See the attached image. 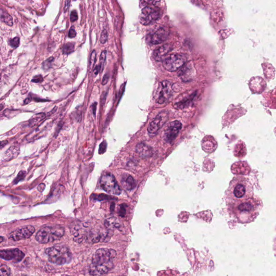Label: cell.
I'll return each instance as SVG.
<instances>
[{
	"label": "cell",
	"instance_id": "1",
	"mask_svg": "<svg viewBox=\"0 0 276 276\" xmlns=\"http://www.w3.org/2000/svg\"><path fill=\"white\" fill-rule=\"evenodd\" d=\"M115 250L107 248L99 249L92 257L89 273L93 276L107 274L113 268V261L116 256Z\"/></svg>",
	"mask_w": 276,
	"mask_h": 276
},
{
	"label": "cell",
	"instance_id": "2",
	"mask_svg": "<svg viewBox=\"0 0 276 276\" xmlns=\"http://www.w3.org/2000/svg\"><path fill=\"white\" fill-rule=\"evenodd\" d=\"M45 252L49 262L57 265L68 264L72 260L71 252L66 246H55L46 248Z\"/></svg>",
	"mask_w": 276,
	"mask_h": 276
},
{
	"label": "cell",
	"instance_id": "3",
	"mask_svg": "<svg viewBox=\"0 0 276 276\" xmlns=\"http://www.w3.org/2000/svg\"><path fill=\"white\" fill-rule=\"evenodd\" d=\"M64 227L60 225L46 226L41 228L36 234V240L39 243L45 244L58 240L64 235Z\"/></svg>",
	"mask_w": 276,
	"mask_h": 276
},
{
	"label": "cell",
	"instance_id": "4",
	"mask_svg": "<svg viewBox=\"0 0 276 276\" xmlns=\"http://www.w3.org/2000/svg\"><path fill=\"white\" fill-rule=\"evenodd\" d=\"M232 194L234 199L238 201L250 199L252 194V185L247 179L240 177L233 186Z\"/></svg>",
	"mask_w": 276,
	"mask_h": 276
},
{
	"label": "cell",
	"instance_id": "5",
	"mask_svg": "<svg viewBox=\"0 0 276 276\" xmlns=\"http://www.w3.org/2000/svg\"><path fill=\"white\" fill-rule=\"evenodd\" d=\"M173 94V84L168 80H164L158 83L154 97L159 104L166 103L170 99Z\"/></svg>",
	"mask_w": 276,
	"mask_h": 276
},
{
	"label": "cell",
	"instance_id": "6",
	"mask_svg": "<svg viewBox=\"0 0 276 276\" xmlns=\"http://www.w3.org/2000/svg\"><path fill=\"white\" fill-rule=\"evenodd\" d=\"M100 186L110 194L120 195L121 192V189L115 177L110 173H107L102 175L100 180Z\"/></svg>",
	"mask_w": 276,
	"mask_h": 276
},
{
	"label": "cell",
	"instance_id": "7",
	"mask_svg": "<svg viewBox=\"0 0 276 276\" xmlns=\"http://www.w3.org/2000/svg\"><path fill=\"white\" fill-rule=\"evenodd\" d=\"M187 57L182 54H173L163 61L164 68L169 72L177 71L186 64Z\"/></svg>",
	"mask_w": 276,
	"mask_h": 276
},
{
	"label": "cell",
	"instance_id": "8",
	"mask_svg": "<svg viewBox=\"0 0 276 276\" xmlns=\"http://www.w3.org/2000/svg\"><path fill=\"white\" fill-rule=\"evenodd\" d=\"M161 15V10L154 5H147L141 10L140 22L143 26H147L158 20Z\"/></svg>",
	"mask_w": 276,
	"mask_h": 276
},
{
	"label": "cell",
	"instance_id": "9",
	"mask_svg": "<svg viewBox=\"0 0 276 276\" xmlns=\"http://www.w3.org/2000/svg\"><path fill=\"white\" fill-rule=\"evenodd\" d=\"M169 114L167 111L159 113L148 126L147 130L150 136H154L168 120Z\"/></svg>",
	"mask_w": 276,
	"mask_h": 276
},
{
	"label": "cell",
	"instance_id": "10",
	"mask_svg": "<svg viewBox=\"0 0 276 276\" xmlns=\"http://www.w3.org/2000/svg\"><path fill=\"white\" fill-rule=\"evenodd\" d=\"M169 31L168 29L165 26H160L154 30L148 37L149 42L152 44H158L164 42L168 37Z\"/></svg>",
	"mask_w": 276,
	"mask_h": 276
},
{
	"label": "cell",
	"instance_id": "11",
	"mask_svg": "<svg viewBox=\"0 0 276 276\" xmlns=\"http://www.w3.org/2000/svg\"><path fill=\"white\" fill-rule=\"evenodd\" d=\"M182 128L181 123L175 120L169 124L164 133V140L167 143H171L174 142L179 134Z\"/></svg>",
	"mask_w": 276,
	"mask_h": 276
},
{
	"label": "cell",
	"instance_id": "12",
	"mask_svg": "<svg viewBox=\"0 0 276 276\" xmlns=\"http://www.w3.org/2000/svg\"><path fill=\"white\" fill-rule=\"evenodd\" d=\"M35 231V227L31 225L24 226L12 231L9 235V238L14 241L27 239L30 237Z\"/></svg>",
	"mask_w": 276,
	"mask_h": 276
},
{
	"label": "cell",
	"instance_id": "13",
	"mask_svg": "<svg viewBox=\"0 0 276 276\" xmlns=\"http://www.w3.org/2000/svg\"><path fill=\"white\" fill-rule=\"evenodd\" d=\"M255 203V201L251 199L240 201L237 206V211L240 216H250L255 214L257 207Z\"/></svg>",
	"mask_w": 276,
	"mask_h": 276
},
{
	"label": "cell",
	"instance_id": "14",
	"mask_svg": "<svg viewBox=\"0 0 276 276\" xmlns=\"http://www.w3.org/2000/svg\"><path fill=\"white\" fill-rule=\"evenodd\" d=\"M24 256V253L17 248L2 250L0 252L1 258L5 261H12L14 263L20 262Z\"/></svg>",
	"mask_w": 276,
	"mask_h": 276
},
{
	"label": "cell",
	"instance_id": "15",
	"mask_svg": "<svg viewBox=\"0 0 276 276\" xmlns=\"http://www.w3.org/2000/svg\"><path fill=\"white\" fill-rule=\"evenodd\" d=\"M71 233L73 238L76 242L81 243L85 238H87L89 232L86 228H84L80 224H74L71 228Z\"/></svg>",
	"mask_w": 276,
	"mask_h": 276
},
{
	"label": "cell",
	"instance_id": "16",
	"mask_svg": "<svg viewBox=\"0 0 276 276\" xmlns=\"http://www.w3.org/2000/svg\"><path fill=\"white\" fill-rule=\"evenodd\" d=\"M173 48L171 44H167L156 49L153 52V57L156 61H164L167 55L173 50Z\"/></svg>",
	"mask_w": 276,
	"mask_h": 276
},
{
	"label": "cell",
	"instance_id": "17",
	"mask_svg": "<svg viewBox=\"0 0 276 276\" xmlns=\"http://www.w3.org/2000/svg\"><path fill=\"white\" fill-rule=\"evenodd\" d=\"M249 85L252 92L261 93L265 89L266 83L261 77H253L250 81Z\"/></svg>",
	"mask_w": 276,
	"mask_h": 276
},
{
	"label": "cell",
	"instance_id": "18",
	"mask_svg": "<svg viewBox=\"0 0 276 276\" xmlns=\"http://www.w3.org/2000/svg\"><path fill=\"white\" fill-rule=\"evenodd\" d=\"M179 77L184 82L191 80L194 75V70L190 64H186L181 69L179 72Z\"/></svg>",
	"mask_w": 276,
	"mask_h": 276
},
{
	"label": "cell",
	"instance_id": "19",
	"mask_svg": "<svg viewBox=\"0 0 276 276\" xmlns=\"http://www.w3.org/2000/svg\"><path fill=\"white\" fill-rule=\"evenodd\" d=\"M136 152L140 156L146 158L152 155V148L145 143H139L136 147Z\"/></svg>",
	"mask_w": 276,
	"mask_h": 276
},
{
	"label": "cell",
	"instance_id": "20",
	"mask_svg": "<svg viewBox=\"0 0 276 276\" xmlns=\"http://www.w3.org/2000/svg\"><path fill=\"white\" fill-rule=\"evenodd\" d=\"M104 225L107 229L112 231L114 229H120L121 227V222L116 217H110L105 220Z\"/></svg>",
	"mask_w": 276,
	"mask_h": 276
},
{
	"label": "cell",
	"instance_id": "21",
	"mask_svg": "<svg viewBox=\"0 0 276 276\" xmlns=\"http://www.w3.org/2000/svg\"><path fill=\"white\" fill-rule=\"evenodd\" d=\"M121 182L124 188L128 190H132L136 187V181L130 175H126V177H123Z\"/></svg>",
	"mask_w": 276,
	"mask_h": 276
},
{
	"label": "cell",
	"instance_id": "22",
	"mask_svg": "<svg viewBox=\"0 0 276 276\" xmlns=\"http://www.w3.org/2000/svg\"><path fill=\"white\" fill-rule=\"evenodd\" d=\"M20 153V149L16 146H11L5 152V159L7 161L11 160L18 156Z\"/></svg>",
	"mask_w": 276,
	"mask_h": 276
},
{
	"label": "cell",
	"instance_id": "23",
	"mask_svg": "<svg viewBox=\"0 0 276 276\" xmlns=\"http://www.w3.org/2000/svg\"><path fill=\"white\" fill-rule=\"evenodd\" d=\"M195 96V93L194 95H190L189 96V97L180 100V102H177V104H175V107H177L178 108H180V109H183L184 108H187L189 105H191Z\"/></svg>",
	"mask_w": 276,
	"mask_h": 276
},
{
	"label": "cell",
	"instance_id": "24",
	"mask_svg": "<svg viewBox=\"0 0 276 276\" xmlns=\"http://www.w3.org/2000/svg\"><path fill=\"white\" fill-rule=\"evenodd\" d=\"M45 117L46 114L44 113H39L33 115L29 120V125L31 126L36 125L43 120L44 119H45Z\"/></svg>",
	"mask_w": 276,
	"mask_h": 276
},
{
	"label": "cell",
	"instance_id": "25",
	"mask_svg": "<svg viewBox=\"0 0 276 276\" xmlns=\"http://www.w3.org/2000/svg\"><path fill=\"white\" fill-rule=\"evenodd\" d=\"M1 20L8 26L13 25V18L11 16L3 9H1Z\"/></svg>",
	"mask_w": 276,
	"mask_h": 276
},
{
	"label": "cell",
	"instance_id": "26",
	"mask_svg": "<svg viewBox=\"0 0 276 276\" xmlns=\"http://www.w3.org/2000/svg\"><path fill=\"white\" fill-rule=\"evenodd\" d=\"M74 44L71 43H68L65 44L63 47V53L65 55L71 54L74 51Z\"/></svg>",
	"mask_w": 276,
	"mask_h": 276
},
{
	"label": "cell",
	"instance_id": "27",
	"mask_svg": "<svg viewBox=\"0 0 276 276\" xmlns=\"http://www.w3.org/2000/svg\"><path fill=\"white\" fill-rule=\"evenodd\" d=\"M96 56H97L96 52L95 50H93L91 54V57H90V59H89V67L90 70H92L94 67L96 61Z\"/></svg>",
	"mask_w": 276,
	"mask_h": 276
},
{
	"label": "cell",
	"instance_id": "28",
	"mask_svg": "<svg viewBox=\"0 0 276 276\" xmlns=\"http://www.w3.org/2000/svg\"><path fill=\"white\" fill-rule=\"evenodd\" d=\"M54 61V58L52 57H51L49 58L48 59H46L45 61L43 63V68L45 70H49L50 68L52 67V64Z\"/></svg>",
	"mask_w": 276,
	"mask_h": 276
},
{
	"label": "cell",
	"instance_id": "29",
	"mask_svg": "<svg viewBox=\"0 0 276 276\" xmlns=\"http://www.w3.org/2000/svg\"><path fill=\"white\" fill-rule=\"evenodd\" d=\"M0 270H1V276H10L11 274L10 268L5 265H2L0 267Z\"/></svg>",
	"mask_w": 276,
	"mask_h": 276
},
{
	"label": "cell",
	"instance_id": "30",
	"mask_svg": "<svg viewBox=\"0 0 276 276\" xmlns=\"http://www.w3.org/2000/svg\"><path fill=\"white\" fill-rule=\"evenodd\" d=\"M106 51L104 50L102 51V54L100 55V63L99 65L101 69V72L102 71L104 67V65H105V61H106Z\"/></svg>",
	"mask_w": 276,
	"mask_h": 276
},
{
	"label": "cell",
	"instance_id": "31",
	"mask_svg": "<svg viewBox=\"0 0 276 276\" xmlns=\"http://www.w3.org/2000/svg\"><path fill=\"white\" fill-rule=\"evenodd\" d=\"M269 101H272L270 104V105H272L271 108H276V89L271 92Z\"/></svg>",
	"mask_w": 276,
	"mask_h": 276
},
{
	"label": "cell",
	"instance_id": "32",
	"mask_svg": "<svg viewBox=\"0 0 276 276\" xmlns=\"http://www.w3.org/2000/svg\"><path fill=\"white\" fill-rule=\"evenodd\" d=\"M108 33L107 30H105V29L103 30L102 33H101L100 39V41L101 43L105 44L108 41Z\"/></svg>",
	"mask_w": 276,
	"mask_h": 276
},
{
	"label": "cell",
	"instance_id": "33",
	"mask_svg": "<svg viewBox=\"0 0 276 276\" xmlns=\"http://www.w3.org/2000/svg\"><path fill=\"white\" fill-rule=\"evenodd\" d=\"M9 44L10 46L13 48H15L18 47L20 44V39L17 37H16L15 38L10 39L9 41Z\"/></svg>",
	"mask_w": 276,
	"mask_h": 276
},
{
	"label": "cell",
	"instance_id": "34",
	"mask_svg": "<svg viewBox=\"0 0 276 276\" xmlns=\"http://www.w3.org/2000/svg\"><path fill=\"white\" fill-rule=\"evenodd\" d=\"M107 149V143L105 141H103L102 143L100 144L99 148V154H102L104 153Z\"/></svg>",
	"mask_w": 276,
	"mask_h": 276
},
{
	"label": "cell",
	"instance_id": "35",
	"mask_svg": "<svg viewBox=\"0 0 276 276\" xmlns=\"http://www.w3.org/2000/svg\"><path fill=\"white\" fill-rule=\"evenodd\" d=\"M25 175H26V171H20L18 173V175L17 176V177L14 180L15 183H18V182L20 181L21 180H23L24 178Z\"/></svg>",
	"mask_w": 276,
	"mask_h": 276
},
{
	"label": "cell",
	"instance_id": "36",
	"mask_svg": "<svg viewBox=\"0 0 276 276\" xmlns=\"http://www.w3.org/2000/svg\"><path fill=\"white\" fill-rule=\"evenodd\" d=\"M160 0H141V1L147 5H155L157 3L160 2Z\"/></svg>",
	"mask_w": 276,
	"mask_h": 276
},
{
	"label": "cell",
	"instance_id": "37",
	"mask_svg": "<svg viewBox=\"0 0 276 276\" xmlns=\"http://www.w3.org/2000/svg\"><path fill=\"white\" fill-rule=\"evenodd\" d=\"M78 20V14H77V11L76 10H73L72 11L71 14H70V20L72 22H75Z\"/></svg>",
	"mask_w": 276,
	"mask_h": 276
},
{
	"label": "cell",
	"instance_id": "38",
	"mask_svg": "<svg viewBox=\"0 0 276 276\" xmlns=\"http://www.w3.org/2000/svg\"><path fill=\"white\" fill-rule=\"evenodd\" d=\"M43 81V78L42 77V76L41 75H37V76H35V77H33V78L32 79L31 82H33V83H41Z\"/></svg>",
	"mask_w": 276,
	"mask_h": 276
},
{
	"label": "cell",
	"instance_id": "39",
	"mask_svg": "<svg viewBox=\"0 0 276 276\" xmlns=\"http://www.w3.org/2000/svg\"><path fill=\"white\" fill-rule=\"evenodd\" d=\"M126 207H125V205H120V209L119 212V215H120L121 217H124L126 214Z\"/></svg>",
	"mask_w": 276,
	"mask_h": 276
},
{
	"label": "cell",
	"instance_id": "40",
	"mask_svg": "<svg viewBox=\"0 0 276 276\" xmlns=\"http://www.w3.org/2000/svg\"><path fill=\"white\" fill-rule=\"evenodd\" d=\"M76 36V31L74 30V29L72 28L70 29L69 30V33H68V37L70 39H72V38H74Z\"/></svg>",
	"mask_w": 276,
	"mask_h": 276
},
{
	"label": "cell",
	"instance_id": "41",
	"mask_svg": "<svg viewBox=\"0 0 276 276\" xmlns=\"http://www.w3.org/2000/svg\"><path fill=\"white\" fill-rule=\"evenodd\" d=\"M108 79H109V75L108 74H106L102 78V85H105L106 84L108 81Z\"/></svg>",
	"mask_w": 276,
	"mask_h": 276
},
{
	"label": "cell",
	"instance_id": "42",
	"mask_svg": "<svg viewBox=\"0 0 276 276\" xmlns=\"http://www.w3.org/2000/svg\"><path fill=\"white\" fill-rule=\"evenodd\" d=\"M70 0H65V5H64V12H66L69 6H70Z\"/></svg>",
	"mask_w": 276,
	"mask_h": 276
},
{
	"label": "cell",
	"instance_id": "43",
	"mask_svg": "<svg viewBox=\"0 0 276 276\" xmlns=\"http://www.w3.org/2000/svg\"><path fill=\"white\" fill-rule=\"evenodd\" d=\"M100 71H101L100 67L99 65H98L96 67H95V70H94V74H95V76L99 74Z\"/></svg>",
	"mask_w": 276,
	"mask_h": 276
},
{
	"label": "cell",
	"instance_id": "44",
	"mask_svg": "<svg viewBox=\"0 0 276 276\" xmlns=\"http://www.w3.org/2000/svg\"><path fill=\"white\" fill-rule=\"evenodd\" d=\"M45 184L44 183H41L38 187V190H39V192H43L44 190L45 189Z\"/></svg>",
	"mask_w": 276,
	"mask_h": 276
},
{
	"label": "cell",
	"instance_id": "45",
	"mask_svg": "<svg viewBox=\"0 0 276 276\" xmlns=\"http://www.w3.org/2000/svg\"><path fill=\"white\" fill-rule=\"evenodd\" d=\"M97 102H95V103H93L92 105V111H93V113L94 115H95V114H96V108H97Z\"/></svg>",
	"mask_w": 276,
	"mask_h": 276
},
{
	"label": "cell",
	"instance_id": "46",
	"mask_svg": "<svg viewBox=\"0 0 276 276\" xmlns=\"http://www.w3.org/2000/svg\"><path fill=\"white\" fill-rule=\"evenodd\" d=\"M7 143H8V141H2L1 142V148L2 149L3 147V146H5Z\"/></svg>",
	"mask_w": 276,
	"mask_h": 276
},
{
	"label": "cell",
	"instance_id": "47",
	"mask_svg": "<svg viewBox=\"0 0 276 276\" xmlns=\"http://www.w3.org/2000/svg\"><path fill=\"white\" fill-rule=\"evenodd\" d=\"M74 1H76V0H74Z\"/></svg>",
	"mask_w": 276,
	"mask_h": 276
}]
</instances>
